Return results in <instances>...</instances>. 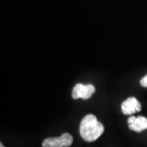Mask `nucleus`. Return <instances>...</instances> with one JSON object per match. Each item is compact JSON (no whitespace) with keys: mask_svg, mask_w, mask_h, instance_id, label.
I'll return each instance as SVG.
<instances>
[{"mask_svg":"<svg viewBox=\"0 0 147 147\" xmlns=\"http://www.w3.org/2000/svg\"><path fill=\"white\" fill-rule=\"evenodd\" d=\"M79 132L84 141L94 142L103 134L104 126L97 120V118L94 115L90 114L85 116L81 121Z\"/></svg>","mask_w":147,"mask_h":147,"instance_id":"1","label":"nucleus"},{"mask_svg":"<svg viewBox=\"0 0 147 147\" xmlns=\"http://www.w3.org/2000/svg\"><path fill=\"white\" fill-rule=\"evenodd\" d=\"M73 143V137L69 133H63L58 137H49L42 142V147H69Z\"/></svg>","mask_w":147,"mask_h":147,"instance_id":"2","label":"nucleus"},{"mask_svg":"<svg viewBox=\"0 0 147 147\" xmlns=\"http://www.w3.org/2000/svg\"><path fill=\"white\" fill-rule=\"evenodd\" d=\"M96 88L92 84L84 85L82 84H77L74 87L72 91V97L74 99H89L95 92Z\"/></svg>","mask_w":147,"mask_h":147,"instance_id":"3","label":"nucleus"},{"mask_svg":"<svg viewBox=\"0 0 147 147\" xmlns=\"http://www.w3.org/2000/svg\"><path fill=\"white\" fill-rule=\"evenodd\" d=\"M121 110L123 115H131L142 110V105L135 97H129L121 105Z\"/></svg>","mask_w":147,"mask_h":147,"instance_id":"4","label":"nucleus"},{"mask_svg":"<svg viewBox=\"0 0 147 147\" xmlns=\"http://www.w3.org/2000/svg\"><path fill=\"white\" fill-rule=\"evenodd\" d=\"M129 129L136 132H142L147 129V118L143 116H131L127 120Z\"/></svg>","mask_w":147,"mask_h":147,"instance_id":"5","label":"nucleus"},{"mask_svg":"<svg viewBox=\"0 0 147 147\" xmlns=\"http://www.w3.org/2000/svg\"><path fill=\"white\" fill-rule=\"evenodd\" d=\"M140 84L142 85V87L144 88H147V74L145 75L141 80H140Z\"/></svg>","mask_w":147,"mask_h":147,"instance_id":"6","label":"nucleus"},{"mask_svg":"<svg viewBox=\"0 0 147 147\" xmlns=\"http://www.w3.org/2000/svg\"><path fill=\"white\" fill-rule=\"evenodd\" d=\"M0 147H5V146H3V144L1 143V144H0Z\"/></svg>","mask_w":147,"mask_h":147,"instance_id":"7","label":"nucleus"}]
</instances>
